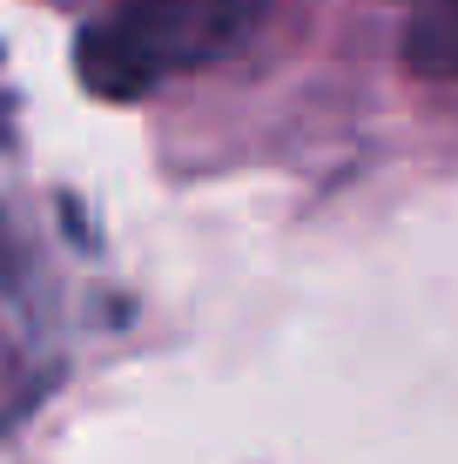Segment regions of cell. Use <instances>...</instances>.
Returning <instances> with one entry per match:
<instances>
[{
  "instance_id": "1",
  "label": "cell",
  "mask_w": 458,
  "mask_h": 464,
  "mask_svg": "<svg viewBox=\"0 0 458 464\" xmlns=\"http://www.w3.org/2000/svg\"><path fill=\"white\" fill-rule=\"evenodd\" d=\"M257 0H115V14L74 34L82 88L102 102H135L176 68H202L249 27Z\"/></svg>"
},
{
  "instance_id": "2",
  "label": "cell",
  "mask_w": 458,
  "mask_h": 464,
  "mask_svg": "<svg viewBox=\"0 0 458 464\" xmlns=\"http://www.w3.org/2000/svg\"><path fill=\"white\" fill-rule=\"evenodd\" d=\"M404 68L424 74V82L458 88V0L445 7H424L412 27H404Z\"/></svg>"
}]
</instances>
